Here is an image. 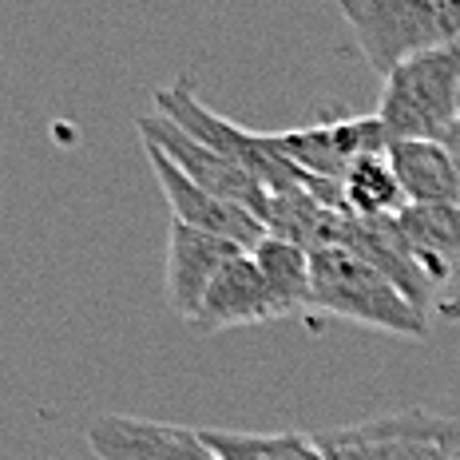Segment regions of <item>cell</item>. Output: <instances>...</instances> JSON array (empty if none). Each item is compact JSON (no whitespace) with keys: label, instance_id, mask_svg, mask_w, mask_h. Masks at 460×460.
Returning a JSON list of instances; mask_svg holds the SVG:
<instances>
[{"label":"cell","instance_id":"cell-18","mask_svg":"<svg viewBox=\"0 0 460 460\" xmlns=\"http://www.w3.org/2000/svg\"><path fill=\"white\" fill-rule=\"evenodd\" d=\"M456 460H460V453H456Z\"/></svg>","mask_w":460,"mask_h":460},{"label":"cell","instance_id":"cell-13","mask_svg":"<svg viewBox=\"0 0 460 460\" xmlns=\"http://www.w3.org/2000/svg\"><path fill=\"white\" fill-rule=\"evenodd\" d=\"M385 155L409 203H460L456 167L440 139H389Z\"/></svg>","mask_w":460,"mask_h":460},{"label":"cell","instance_id":"cell-12","mask_svg":"<svg viewBox=\"0 0 460 460\" xmlns=\"http://www.w3.org/2000/svg\"><path fill=\"white\" fill-rule=\"evenodd\" d=\"M420 270L445 286L460 270V203H409L393 215Z\"/></svg>","mask_w":460,"mask_h":460},{"label":"cell","instance_id":"cell-8","mask_svg":"<svg viewBox=\"0 0 460 460\" xmlns=\"http://www.w3.org/2000/svg\"><path fill=\"white\" fill-rule=\"evenodd\" d=\"M274 143L310 179L341 183V175L349 171L353 159L389 147V131L373 111V115H353V119H322L310 123V128L274 131Z\"/></svg>","mask_w":460,"mask_h":460},{"label":"cell","instance_id":"cell-17","mask_svg":"<svg viewBox=\"0 0 460 460\" xmlns=\"http://www.w3.org/2000/svg\"><path fill=\"white\" fill-rule=\"evenodd\" d=\"M440 143H445L448 159H453V167H456V183H460V115H456L453 123H448L445 131H440Z\"/></svg>","mask_w":460,"mask_h":460},{"label":"cell","instance_id":"cell-10","mask_svg":"<svg viewBox=\"0 0 460 460\" xmlns=\"http://www.w3.org/2000/svg\"><path fill=\"white\" fill-rule=\"evenodd\" d=\"M243 246L226 243L218 234H207V230H195L187 223H175L171 218L167 230V270H163V294H167V305L179 314L183 322L195 318L199 302H203L210 278L223 270L226 258H234Z\"/></svg>","mask_w":460,"mask_h":460},{"label":"cell","instance_id":"cell-1","mask_svg":"<svg viewBox=\"0 0 460 460\" xmlns=\"http://www.w3.org/2000/svg\"><path fill=\"white\" fill-rule=\"evenodd\" d=\"M310 314L345 318L397 338H429V314L409 302L389 274L338 243L310 251Z\"/></svg>","mask_w":460,"mask_h":460},{"label":"cell","instance_id":"cell-11","mask_svg":"<svg viewBox=\"0 0 460 460\" xmlns=\"http://www.w3.org/2000/svg\"><path fill=\"white\" fill-rule=\"evenodd\" d=\"M258 322H274V305L266 294V282L254 266L251 251H238L234 258H226L223 270L210 278L203 302H199L195 318L187 325L199 333H218V330H234V325H258Z\"/></svg>","mask_w":460,"mask_h":460},{"label":"cell","instance_id":"cell-15","mask_svg":"<svg viewBox=\"0 0 460 460\" xmlns=\"http://www.w3.org/2000/svg\"><path fill=\"white\" fill-rule=\"evenodd\" d=\"M341 203L358 218H393L409 207L385 151H373V155L349 163V171L341 175Z\"/></svg>","mask_w":460,"mask_h":460},{"label":"cell","instance_id":"cell-7","mask_svg":"<svg viewBox=\"0 0 460 460\" xmlns=\"http://www.w3.org/2000/svg\"><path fill=\"white\" fill-rule=\"evenodd\" d=\"M143 155H147L163 195H167V207H171V218H175V223L207 230V234H218V238H226V243L243 246V251H254V246L270 234L258 215H251L246 207L226 203V199H218V195H210L207 187H199L167 151L155 147V143L143 139Z\"/></svg>","mask_w":460,"mask_h":460},{"label":"cell","instance_id":"cell-2","mask_svg":"<svg viewBox=\"0 0 460 460\" xmlns=\"http://www.w3.org/2000/svg\"><path fill=\"white\" fill-rule=\"evenodd\" d=\"M151 103H155L159 115L175 119L179 128L190 131L195 139L210 143V147L223 151L230 163H238V167H243L246 175H254L258 183L270 190V195H274V190H286V187H310L325 207H345L341 203V183H330V179H310L305 171H298L290 159L282 155V151H278L274 136H258V131H246V128H238V123L223 119L218 111H210L207 103L199 100L190 75H179L171 88H155Z\"/></svg>","mask_w":460,"mask_h":460},{"label":"cell","instance_id":"cell-3","mask_svg":"<svg viewBox=\"0 0 460 460\" xmlns=\"http://www.w3.org/2000/svg\"><path fill=\"white\" fill-rule=\"evenodd\" d=\"M338 8L381 80L409 56L460 44V0H338Z\"/></svg>","mask_w":460,"mask_h":460},{"label":"cell","instance_id":"cell-9","mask_svg":"<svg viewBox=\"0 0 460 460\" xmlns=\"http://www.w3.org/2000/svg\"><path fill=\"white\" fill-rule=\"evenodd\" d=\"M84 440L95 460H218L199 429L167 425V420L100 413L88 420Z\"/></svg>","mask_w":460,"mask_h":460},{"label":"cell","instance_id":"cell-4","mask_svg":"<svg viewBox=\"0 0 460 460\" xmlns=\"http://www.w3.org/2000/svg\"><path fill=\"white\" fill-rule=\"evenodd\" d=\"M460 115V44L409 56L381 80L377 119L389 139H440Z\"/></svg>","mask_w":460,"mask_h":460},{"label":"cell","instance_id":"cell-5","mask_svg":"<svg viewBox=\"0 0 460 460\" xmlns=\"http://www.w3.org/2000/svg\"><path fill=\"white\" fill-rule=\"evenodd\" d=\"M322 460H456L460 420L425 409L369 417L358 425L314 433Z\"/></svg>","mask_w":460,"mask_h":460},{"label":"cell","instance_id":"cell-6","mask_svg":"<svg viewBox=\"0 0 460 460\" xmlns=\"http://www.w3.org/2000/svg\"><path fill=\"white\" fill-rule=\"evenodd\" d=\"M136 128H139V139H147V143H155L159 151H167L199 187H207L210 195L226 199V203H234V207H246L251 215H258L266 223L270 190L258 183L254 175H246L238 163H230L223 151H215L210 143L195 139L190 131H183L175 119H167V115H159V111L139 115Z\"/></svg>","mask_w":460,"mask_h":460},{"label":"cell","instance_id":"cell-14","mask_svg":"<svg viewBox=\"0 0 460 460\" xmlns=\"http://www.w3.org/2000/svg\"><path fill=\"white\" fill-rule=\"evenodd\" d=\"M251 254L266 282V294H270L274 322L290 318V314H310V251L290 238L266 234Z\"/></svg>","mask_w":460,"mask_h":460},{"label":"cell","instance_id":"cell-16","mask_svg":"<svg viewBox=\"0 0 460 460\" xmlns=\"http://www.w3.org/2000/svg\"><path fill=\"white\" fill-rule=\"evenodd\" d=\"M218 460H322L314 433H230V429H199Z\"/></svg>","mask_w":460,"mask_h":460}]
</instances>
